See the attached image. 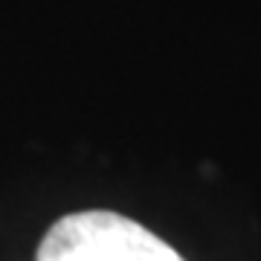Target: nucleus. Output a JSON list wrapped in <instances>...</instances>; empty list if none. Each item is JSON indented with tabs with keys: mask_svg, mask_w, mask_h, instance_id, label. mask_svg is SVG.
Here are the masks:
<instances>
[{
	"mask_svg": "<svg viewBox=\"0 0 261 261\" xmlns=\"http://www.w3.org/2000/svg\"><path fill=\"white\" fill-rule=\"evenodd\" d=\"M35 261H186L166 238L113 209L58 218L38 244Z\"/></svg>",
	"mask_w": 261,
	"mask_h": 261,
	"instance_id": "1",
	"label": "nucleus"
}]
</instances>
